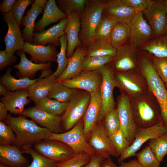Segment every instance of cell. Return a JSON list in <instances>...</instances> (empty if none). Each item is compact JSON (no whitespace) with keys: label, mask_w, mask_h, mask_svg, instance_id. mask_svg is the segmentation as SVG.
Instances as JSON below:
<instances>
[{"label":"cell","mask_w":167,"mask_h":167,"mask_svg":"<svg viewBox=\"0 0 167 167\" xmlns=\"http://www.w3.org/2000/svg\"><path fill=\"white\" fill-rule=\"evenodd\" d=\"M23 115L13 117L9 114L5 122L13 130L15 135L13 145L21 150L25 145H34L42 140L49 139L52 132L42 127L32 120Z\"/></svg>","instance_id":"1"},{"label":"cell","mask_w":167,"mask_h":167,"mask_svg":"<svg viewBox=\"0 0 167 167\" xmlns=\"http://www.w3.org/2000/svg\"><path fill=\"white\" fill-rule=\"evenodd\" d=\"M131 100L134 119L137 128H148L161 122L159 105L150 92Z\"/></svg>","instance_id":"2"},{"label":"cell","mask_w":167,"mask_h":167,"mask_svg":"<svg viewBox=\"0 0 167 167\" xmlns=\"http://www.w3.org/2000/svg\"><path fill=\"white\" fill-rule=\"evenodd\" d=\"M104 0H89L80 14L79 34L81 45L86 48L92 41L96 28L103 15Z\"/></svg>","instance_id":"3"},{"label":"cell","mask_w":167,"mask_h":167,"mask_svg":"<svg viewBox=\"0 0 167 167\" xmlns=\"http://www.w3.org/2000/svg\"><path fill=\"white\" fill-rule=\"evenodd\" d=\"M113 72L117 87L130 99L149 92L147 82L139 71Z\"/></svg>","instance_id":"4"},{"label":"cell","mask_w":167,"mask_h":167,"mask_svg":"<svg viewBox=\"0 0 167 167\" xmlns=\"http://www.w3.org/2000/svg\"><path fill=\"white\" fill-rule=\"evenodd\" d=\"M84 127L83 118L70 130L60 133H52L48 139L58 140L66 143L72 148L75 156L84 153L91 156L95 152L84 136Z\"/></svg>","instance_id":"5"},{"label":"cell","mask_w":167,"mask_h":167,"mask_svg":"<svg viewBox=\"0 0 167 167\" xmlns=\"http://www.w3.org/2000/svg\"><path fill=\"white\" fill-rule=\"evenodd\" d=\"M90 98V93L89 92H75V91L62 116L63 129L66 131L70 130L83 118Z\"/></svg>","instance_id":"6"},{"label":"cell","mask_w":167,"mask_h":167,"mask_svg":"<svg viewBox=\"0 0 167 167\" xmlns=\"http://www.w3.org/2000/svg\"><path fill=\"white\" fill-rule=\"evenodd\" d=\"M33 148L42 156L57 163L67 161L75 156L69 145L56 139L42 140L35 144Z\"/></svg>","instance_id":"7"},{"label":"cell","mask_w":167,"mask_h":167,"mask_svg":"<svg viewBox=\"0 0 167 167\" xmlns=\"http://www.w3.org/2000/svg\"><path fill=\"white\" fill-rule=\"evenodd\" d=\"M116 109L121 129L130 145L134 140L137 127L134 119L131 99L123 92H121L118 96Z\"/></svg>","instance_id":"8"},{"label":"cell","mask_w":167,"mask_h":167,"mask_svg":"<svg viewBox=\"0 0 167 167\" xmlns=\"http://www.w3.org/2000/svg\"><path fill=\"white\" fill-rule=\"evenodd\" d=\"M167 133V128L161 122L148 128H137L133 142L120 155L118 162L120 163L128 158L135 156L137 152L146 141Z\"/></svg>","instance_id":"9"},{"label":"cell","mask_w":167,"mask_h":167,"mask_svg":"<svg viewBox=\"0 0 167 167\" xmlns=\"http://www.w3.org/2000/svg\"><path fill=\"white\" fill-rule=\"evenodd\" d=\"M102 76V82L100 89L102 106L97 122L101 121L105 114L115 108V102L113 96L114 88L117 87L113 71L109 66L105 65L99 70Z\"/></svg>","instance_id":"10"},{"label":"cell","mask_w":167,"mask_h":167,"mask_svg":"<svg viewBox=\"0 0 167 167\" xmlns=\"http://www.w3.org/2000/svg\"><path fill=\"white\" fill-rule=\"evenodd\" d=\"M88 141L95 153L105 159L110 158V156H119L105 131L102 121L97 122L93 126Z\"/></svg>","instance_id":"11"},{"label":"cell","mask_w":167,"mask_h":167,"mask_svg":"<svg viewBox=\"0 0 167 167\" xmlns=\"http://www.w3.org/2000/svg\"><path fill=\"white\" fill-rule=\"evenodd\" d=\"M143 12L156 35L165 34L167 7L164 0H151Z\"/></svg>","instance_id":"12"},{"label":"cell","mask_w":167,"mask_h":167,"mask_svg":"<svg viewBox=\"0 0 167 167\" xmlns=\"http://www.w3.org/2000/svg\"><path fill=\"white\" fill-rule=\"evenodd\" d=\"M102 79L99 71H85L74 78L60 83L70 88L80 89L91 93L100 89Z\"/></svg>","instance_id":"13"},{"label":"cell","mask_w":167,"mask_h":167,"mask_svg":"<svg viewBox=\"0 0 167 167\" xmlns=\"http://www.w3.org/2000/svg\"><path fill=\"white\" fill-rule=\"evenodd\" d=\"M135 48L131 44L124 45L117 48L115 55L109 66L113 72L136 70L137 57Z\"/></svg>","instance_id":"14"},{"label":"cell","mask_w":167,"mask_h":167,"mask_svg":"<svg viewBox=\"0 0 167 167\" xmlns=\"http://www.w3.org/2000/svg\"><path fill=\"white\" fill-rule=\"evenodd\" d=\"M3 21L7 24L8 29L4 38L5 50L15 54L16 51H21L25 42L17 21L11 11L8 13H2Z\"/></svg>","instance_id":"15"},{"label":"cell","mask_w":167,"mask_h":167,"mask_svg":"<svg viewBox=\"0 0 167 167\" xmlns=\"http://www.w3.org/2000/svg\"><path fill=\"white\" fill-rule=\"evenodd\" d=\"M22 115L31 118L39 126L48 129L52 133H62V117L60 115L50 114L35 106L25 109Z\"/></svg>","instance_id":"16"},{"label":"cell","mask_w":167,"mask_h":167,"mask_svg":"<svg viewBox=\"0 0 167 167\" xmlns=\"http://www.w3.org/2000/svg\"><path fill=\"white\" fill-rule=\"evenodd\" d=\"M137 12L129 24L131 44L135 48L143 45L151 37L152 30L143 17Z\"/></svg>","instance_id":"17"},{"label":"cell","mask_w":167,"mask_h":167,"mask_svg":"<svg viewBox=\"0 0 167 167\" xmlns=\"http://www.w3.org/2000/svg\"><path fill=\"white\" fill-rule=\"evenodd\" d=\"M137 12L126 5L122 0H104L103 15L117 22L129 24Z\"/></svg>","instance_id":"18"},{"label":"cell","mask_w":167,"mask_h":167,"mask_svg":"<svg viewBox=\"0 0 167 167\" xmlns=\"http://www.w3.org/2000/svg\"><path fill=\"white\" fill-rule=\"evenodd\" d=\"M90 102L83 117L84 135L88 142L91 131L97 121L102 106L100 89L90 93Z\"/></svg>","instance_id":"19"},{"label":"cell","mask_w":167,"mask_h":167,"mask_svg":"<svg viewBox=\"0 0 167 167\" xmlns=\"http://www.w3.org/2000/svg\"><path fill=\"white\" fill-rule=\"evenodd\" d=\"M31 55L30 61L38 64L53 62L56 61L58 52L55 46L36 45L25 41L21 51Z\"/></svg>","instance_id":"20"},{"label":"cell","mask_w":167,"mask_h":167,"mask_svg":"<svg viewBox=\"0 0 167 167\" xmlns=\"http://www.w3.org/2000/svg\"><path fill=\"white\" fill-rule=\"evenodd\" d=\"M67 22V18L62 19L58 23L47 30L34 33L33 44L43 46L48 44L55 46L59 45L60 39L65 34L64 30Z\"/></svg>","instance_id":"21"},{"label":"cell","mask_w":167,"mask_h":167,"mask_svg":"<svg viewBox=\"0 0 167 167\" xmlns=\"http://www.w3.org/2000/svg\"><path fill=\"white\" fill-rule=\"evenodd\" d=\"M67 18L64 32L67 37L66 55L69 58L73 54L76 48L82 45L79 37L80 29V13L73 12L67 15Z\"/></svg>","instance_id":"22"},{"label":"cell","mask_w":167,"mask_h":167,"mask_svg":"<svg viewBox=\"0 0 167 167\" xmlns=\"http://www.w3.org/2000/svg\"><path fill=\"white\" fill-rule=\"evenodd\" d=\"M0 100L11 113L19 115L23 114L25 105L31 101L28 89L11 92L7 95L1 97Z\"/></svg>","instance_id":"23"},{"label":"cell","mask_w":167,"mask_h":167,"mask_svg":"<svg viewBox=\"0 0 167 167\" xmlns=\"http://www.w3.org/2000/svg\"><path fill=\"white\" fill-rule=\"evenodd\" d=\"M149 91L154 96L159 106L161 122L167 129V91L157 75L147 84Z\"/></svg>","instance_id":"24"},{"label":"cell","mask_w":167,"mask_h":167,"mask_svg":"<svg viewBox=\"0 0 167 167\" xmlns=\"http://www.w3.org/2000/svg\"><path fill=\"white\" fill-rule=\"evenodd\" d=\"M67 17V15L58 7L55 0H49L42 17L35 24L34 33L41 32L50 24Z\"/></svg>","instance_id":"25"},{"label":"cell","mask_w":167,"mask_h":167,"mask_svg":"<svg viewBox=\"0 0 167 167\" xmlns=\"http://www.w3.org/2000/svg\"><path fill=\"white\" fill-rule=\"evenodd\" d=\"M28 162L16 146H0V164L10 167H26Z\"/></svg>","instance_id":"26"},{"label":"cell","mask_w":167,"mask_h":167,"mask_svg":"<svg viewBox=\"0 0 167 167\" xmlns=\"http://www.w3.org/2000/svg\"><path fill=\"white\" fill-rule=\"evenodd\" d=\"M86 48L82 45L78 46L73 54L68 58L67 67L61 75L56 79V83L74 78L82 71V65L86 55Z\"/></svg>","instance_id":"27"},{"label":"cell","mask_w":167,"mask_h":167,"mask_svg":"<svg viewBox=\"0 0 167 167\" xmlns=\"http://www.w3.org/2000/svg\"><path fill=\"white\" fill-rule=\"evenodd\" d=\"M56 79L53 73L45 78L41 75L38 80L28 89L30 100L36 104L41 100L48 97L56 83Z\"/></svg>","instance_id":"28"},{"label":"cell","mask_w":167,"mask_h":167,"mask_svg":"<svg viewBox=\"0 0 167 167\" xmlns=\"http://www.w3.org/2000/svg\"><path fill=\"white\" fill-rule=\"evenodd\" d=\"M17 53L20 57V62L18 64L14 65L13 67L18 70L17 75L20 78H32L38 71L50 68L51 62L42 64L33 63L27 58L25 53L19 51H17Z\"/></svg>","instance_id":"29"},{"label":"cell","mask_w":167,"mask_h":167,"mask_svg":"<svg viewBox=\"0 0 167 167\" xmlns=\"http://www.w3.org/2000/svg\"><path fill=\"white\" fill-rule=\"evenodd\" d=\"M43 9L33 3L22 19L21 26L24 27L23 37L25 41L33 43V36L36 24L35 20L39 15L43 13Z\"/></svg>","instance_id":"30"},{"label":"cell","mask_w":167,"mask_h":167,"mask_svg":"<svg viewBox=\"0 0 167 167\" xmlns=\"http://www.w3.org/2000/svg\"><path fill=\"white\" fill-rule=\"evenodd\" d=\"M12 69L8 68L5 74L0 78V84L11 92L28 89L32 85L38 80L37 79H32L28 77L17 79L11 74Z\"/></svg>","instance_id":"31"},{"label":"cell","mask_w":167,"mask_h":167,"mask_svg":"<svg viewBox=\"0 0 167 167\" xmlns=\"http://www.w3.org/2000/svg\"><path fill=\"white\" fill-rule=\"evenodd\" d=\"M117 49L110 43L104 41H92L86 48L85 56L114 57Z\"/></svg>","instance_id":"32"},{"label":"cell","mask_w":167,"mask_h":167,"mask_svg":"<svg viewBox=\"0 0 167 167\" xmlns=\"http://www.w3.org/2000/svg\"><path fill=\"white\" fill-rule=\"evenodd\" d=\"M117 22L111 18L103 15L96 28L92 41H101L110 43L111 33Z\"/></svg>","instance_id":"33"},{"label":"cell","mask_w":167,"mask_h":167,"mask_svg":"<svg viewBox=\"0 0 167 167\" xmlns=\"http://www.w3.org/2000/svg\"><path fill=\"white\" fill-rule=\"evenodd\" d=\"M130 37L129 24L117 22L115 25L110 36V43L116 49L124 45Z\"/></svg>","instance_id":"34"},{"label":"cell","mask_w":167,"mask_h":167,"mask_svg":"<svg viewBox=\"0 0 167 167\" xmlns=\"http://www.w3.org/2000/svg\"><path fill=\"white\" fill-rule=\"evenodd\" d=\"M68 102H62L48 97L41 100L35 105L38 108L51 114L60 115L64 112Z\"/></svg>","instance_id":"35"},{"label":"cell","mask_w":167,"mask_h":167,"mask_svg":"<svg viewBox=\"0 0 167 167\" xmlns=\"http://www.w3.org/2000/svg\"><path fill=\"white\" fill-rule=\"evenodd\" d=\"M21 150L23 153L30 155L32 158L31 164L26 167H57L56 162L38 153L33 148L32 146H24Z\"/></svg>","instance_id":"36"},{"label":"cell","mask_w":167,"mask_h":167,"mask_svg":"<svg viewBox=\"0 0 167 167\" xmlns=\"http://www.w3.org/2000/svg\"><path fill=\"white\" fill-rule=\"evenodd\" d=\"M142 49L157 57L167 58V35L162 36L146 44Z\"/></svg>","instance_id":"37"},{"label":"cell","mask_w":167,"mask_h":167,"mask_svg":"<svg viewBox=\"0 0 167 167\" xmlns=\"http://www.w3.org/2000/svg\"><path fill=\"white\" fill-rule=\"evenodd\" d=\"M113 58L111 56H85L82 63V71H99L111 62Z\"/></svg>","instance_id":"38"},{"label":"cell","mask_w":167,"mask_h":167,"mask_svg":"<svg viewBox=\"0 0 167 167\" xmlns=\"http://www.w3.org/2000/svg\"><path fill=\"white\" fill-rule=\"evenodd\" d=\"M149 140L148 146L161 163L167 154V133Z\"/></svg>","instance_id":"39"},{"label":"cell","mask_w":167,"mask_h":167,"mask_svg":"<svg viewBox=\"0 0 167 167\" xmlns=\"http://www.w3.org/2000/svg\"><path fill=\"white\" fill-rule=\"evenodd\" d=\"M75 92L74 89L68 87L61 83L56 82L48 97L61 102H68Z\"/></svg>","instance_id":"40"},{"label":"cell","mask_w":167,"mask_h":167,"mask_svg":"<svg viewBox=\"0 0 167 167\" xmlns=\"http://www.w3.org/2000/svg\"><path fill=\"white\" fill-rule=\"evenodd\" d=\"M102 121L104 129L109 137L121 129L119 118L116 109H113L108 112Z\"/></svg>","instance_id":"41"},{"label":"cell","mask_w":167,"mask_h":167,"mask_svg":"<svg viewBox=\"0 0 167 167\" xmlns=\"http://www.w3.org/2000/svg\"><path fill=\"white\" fill-rule=\"evenodd\" d=\"M60 51L57 56L56 61L58 63V67L56 71L53 73L57 79L61 75L66 69L68 62V58L66 55L67 40L65 34L60 38Z\"/></svg>","instance_id":"42"},{"label":"cell","mask_w":167,"mask_h":167,"mask_svg":"<svg viewBox=\"0 0 167 167\" xmlns=\"http://www.w3.org/2000/svg\"><path fill=\"white\" fill-rule=\"evenodd\" d=\"M135 156L143 167H160V162L148 145L136 153Z\"/></svg>","instance_id":"43"},{"label":"cell","mask_w":167,"mask_h":167,"mask_svg":"<svg viewBox=\"0 0 167 167\" xmlns=\"http://www.w3.org/2000/svg\"><path fill=\"white\" fill-rule=\"evenodd\" d=\"M88 0H59L57 2L58 7L68 15L75 11L80 13L84 9Z\"/></svg>","instance_id":"44"},{"label":"cell","mask_w":167,"mask_h":167,"mask_svg":"<svg viewBox=\"0 0 167 167\" xmlns=\"http://www.w3.org/2000/svg\"><path fill=\"white\" fill-rule=\"evenodd\" d=\"M109 138L119 156L130 146L121 129L113 133Z\"/></svg>","instance_id":"45"},{"label":"cell","mask_w":167,"mask_h":167,"mask_svg":"<svg viewBox=\"0 0 167 167\" xmlns=\"http://www.w3.org/2000/svg\"><path fill=\"white\" fill-rule=\"evenodd\" d=\"M15 139L12 129L4 122L0 121V146L13 145Z\"/></svg>","instance_id":"46"},{"label":"cell","mask_w":167,"mask_h":167,"mask_svg":"<svg viewBox=\"0 0 167 167\" xmlns=\"http://www.w3.org/2000/svg\"><path fill=\"white\" fill-rule=\"evenodd\" d=\"M91 156L82 153L67 161L57 163V167H83L89 162Z\"/></svg>","instance_id":"47"},{"label":"cell","mask_w":167,"mask_h":167,"mask_svg":"<svg viewBox=\"0 0 167 167\" xmlns=\"http://www.w3.org/2000/svg\"><path fill=\"white\" fill-rule=\"evenodd\" d=\"M32 2L31 0H17L12 6L11 11L20 27L26 8Z\"/></svg>","instance_id":"48"},{"label":"cell","mask_w":167,"mask_h":167,"mask_svg":"<svg viewBox=\"0 0 167 167\" xmlns=\"http://www.w3.org/2000/svg\"><path fill=\"white\" fill-rule=\"evenodd\" d=\"M152 62L157 74L164 84L167 82V58L153 56Z\"/></svg>","instance_id":"49"},{"label":"cell","mask_w":167,"mask_h":167,"mask_svg":"<svg viewBox=\"0 0 167 167\" xmlns=\"http://www.w3.org/2000/svg\"><path fill=\"white\" fill-rule=\"evenodd\" d=\"M14 54L5 49L0 51V70H2L8 66L12 65L17 61Z\"/></svg>","instance_id":"50"},{"label":"cell","mask_w":167,"mask_h":167,"mask_svg":"<svg viewBox=\"0 0 167 167\" xmlns=\"http://www.w3.org/2000/svg\"><path fill=\"white\" fill-rule=\"evenodd\" d=\"M127 6L130 7L137 12H143L147 8L150 0H122Z\"/></svg>","instance_id":"51"},{"label":"cell","mask_w":167,"mask_h":167,"mask_svg":"<svg viewBox=\"0 0 167 167\" xmlns=\"http://www.w3.org/2000/svg\"><path fill=\"white\" fill-rule=\"evenodd\" d=\"M105 159L95 154L91 156L89 162L83 167H101L103 161Z\"/></svg>","instance_id":"52"},{"label":"cell","mask_w":167,"mask_h":167,"mask_svg":"<svg viewBox=\"0 0 167 167\" xmlns=\"http://www.w3.org/2000/svg\"><path fill=\"white\" fill-rule=\"evenodd\" d=\"M15 0H3L0 4V11L2 13H8L11 11Z\"/></svg>","instance_id":"53"},{"label":"cell","mask_w":167,"mask_h":167,"mask_svg":"<svg viewBox=\"0 0 167 167\" xmlns=\"http://www.w3.org/2000/svg\"><path fill=\"white\" fill-rule=\"evenodd\" d=\"M119 167H143L137 160H131L127 162H122Z\"/></svg>","instance_id":"54"},{"label":"cell","mask_w":167,"mask_h":167,"mask_svg":"<svg viewBox=\"0 0 167 167\" xmlns=\"http://www.w3.org/2000/svg\"><path fill=\"white\" fill-rule=\"evenodd\" d=\"M4 104L2 102H0V120L4 121L7 118L9 114Z\"/></svg>","instance_id":"55"},{"label":"cell","mask_w":167,"mask_h":167,"mask_svg":"<svg viewBox=\"0 0 167 167\" xmlns=\"http://www.w3.org/2000/svg\"><path fill=\"white\" fill-rule=\"evenodd\" d=\"M101 167H119L113 162L110 158L105 159L102 162Z\"/></svg>","instance_id":"56"},{"label":"cell","mask_w":167,"mask_h":167,"mask_svg":"<svg viewBox=\"0 0 167 167\" xmlns=\"http://www.w3.org/2000/svg\"><path fill=\"white\" fill-rule=\"evenodd\" d=\"M48 1L47 0H35L33 3L44 10Z\"/></svg>","instance_id":"57"},{"label":"cell","mask_w":167,"mask_h":167,"mask_svg":"<svg viewBox=\"0 0 167 167\" xmlns=\"http://www.w3.org/2000/svg\"><path fill=\"white\" fill-rule=\"evenodd\" d=\"M11 91L7 89L4 86L0 84V95L6 96L9 94Z\"/></svg>","instance_id":"58"},{"label":"cell","mask_w":167,"mask_h":167,"mask_svg":"<svg viewBox=\"0 0 167 167\" xmlns=\"http://www.w3.org/2000/svg\"><path fill=\"white\" fill-rule=\"evenodd\" d=\"M166 35H167V15L166 18Z\"/></svg>","instance_id":"59"},{"label":"cell","mask_w":167,"mask_h":167,"mask_svg":"<svg viewBox=\"0 0 167 167\" xmlns=\"http://www.w3.org/2000/svg\"><path fill=\"white\" fill-rule=\"evenodd\" d=\"M0 167H10L5 166V165H2L1 164H0Z\"/></svg>","instance_id":"60"},{"label":"cell","mask_w":167,"mask_h":167,"mask_svg":"<svg viewBox=\"0 0 167 167\" xmlns=\"http://www.w3.org/2000/svg\"><path fill=\"white\" fill-rule=\"evenodd\" d=\"M165 4L167 7V0H164Z\"/></svg>","instance_id":"61"},{"label":"cell","mask_w":167,"mask_h":167,"mask_svg":"<svg viewBox=\"0 0 167 167\" xmlns=\"http://www.w3.org/2000/svg\"><path fill=\"white\" fill-rule=\"evenodd\" d=\"M165 84V88L166 89L167 91V82H166L164 84Z\"/></svg>","instance_id":"62"}]
</instances>
